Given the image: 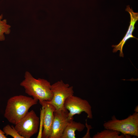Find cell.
<instances>
[{
	"label": "cell",
	"mask_w": 138,
	"mask_h": 138,
	"mask_svg": "<svg viewBox=\"0 0 138 138\" xmlns=\"http://www.w3.org/2000/svg\"><path fill=\"white\" fill-rule=\"evenodd\" d=\"M41 105L43 107L44 109L43 130L41 138H49L54 119V112L55 108L53 105L46 101H43Z\"/></svg>",
	"instance_id": "cell-9"
},
{
	"label": "cell",
	"mask_w": 138,
	"mask_h": 138,
	"mask_svg": "<svg viewBox=\"0 0 138 138\" xmlns=\"http://www.w3.org/2000/svg\"><path fill=\"white\" fill-rule=\"evenodd\" d=\"M24 78L20 85L24 88L26 94L39 100L40 104L44 101L51 100L53 94L50 82L43 79H36L28 71L25 72Z\"/></svg>",
	"instance_id": "cell-2"
},
{
	"label": "cell",
	"mask_w": 138,
	"mask_h": 138,
	"mask_svg": "<svg viewBox=\"0 0 138 138\" xmlns=\"http://www.w3.org/2000/svg\"><path fill=\"white\" fill-rule=\"evenodd\" d=\"M64 107L69 111L68 117L69 120L73 118L74 115L80 114L83 112L87 114L88 118L93 119L91 107L88 101L74 95L66 99Z\"/></svg>",
	"instance_id": "cell-6"
},
{
	"label": "cell",
	"mask_w": 138,
	"mask_h": 138,
	"mask_svg": "<svg viewBox=\"0 0 138 138\" xmlns=\"http://www.w3.org/2000/svg\"><path fill=\"white\" fill-rule=\"evenodd\" d=\"M118 131L109 129H105L100 132H98L94 135L93 138H125L128 136L122 134Z\"/></svg>",
	"instance_id": "cell-11"
},
{
	"label": "cell",
	"mask_w": 138,
	"mask_h": 138,
	"mask_svg": "<svg viewBox=\"0 0 138 138\" xmlns=\"http://www.w3.org/2000/svg\"><path fill=\"white\" fill-rule=\"evenodd\" d=\"M7 138L4 132L0 129V138Z\"/></svg>",
	"instance_id": "cell-16"
},
{
	"label": "cell",
	"mask_w": 138,
	"mask_h": 138,
	"mask_svg": "<svg viewBox=\"0 0 138 138\" xmlns=\"http://www.w3.org/2000/svg\"><path fill=\"white\" fill-rule=\"evenodd\" d=\"M44 113V109L43 107L42 106V109L40 111V127L39 130L38 134L37 137V138H41L42 133V127L43 124V119Z\"/></svg>",
	"instance_id": "cell-14"
},
{
	"label": "cell",
	"mask_w": 138,
	"mask_h": 138,
	"mask_svg": "<svg viewBox=\"0 0 138 138\" xmlns=\"http://www.w3.org/2000/svg\"><path fill=\"white\" fill-rule=\"evenodd\" d=\"M38 100L23 95L15 96L8 100L4 117L10 123L15 125L24 117L32 106Z\"/></svg>",
	"instance_id": "cell-1"
},
{
	"label": "cell",
	"mask_w": 138,
	"mask_h": 138,
	"mask_svg": "<svg viewBox=\"0 0 138 138\" xmlns=\"http://www.w3.org/2000/svg\"><path fill=\"white\" fill-rule=\"evenodd\" d=\"M3 131L6 135H9L14 138H24L18 133L14 126L7 124L3 128Z\"/></svg>",
	"instance_id": "cell-13"
},
{
	"label": "cell",
	"mask_w": 138,
	"mask_h": 138,
	"mask_svg": "<svg viewBox=\"0 0 138 138\" xmlns=\"http://www.w3.org/2000/svg\"><path fill=\"white\" fill-rule=\"evenodd\" d=\"M125 10L129 13L131 18L128 29L125 36L119 43L116 45H112V47L114 48L113 49V52L115 53L118 50L120 51L119 56L122 57H124L122 50L123 45L126 42L131 38H135L138 39L132 35V33L135 29L134 25L138 20V13L134 12L132 8H130L129 5L126 6Z\"/></svg>",
	"instance_id": "cell-8"
},
{
	"label": "cell",
	"mask_w": 138,
	"mask_h": 138,
	"mask_svg": "<svg viewBox=\"0 0 138 138\" xmlns=\"http://www.w3.org/2000/svg\"><path fill=\"white\" fill-rule=\"evenodd\" d=\"M134 111L135 112H138V108L137 106L135 107L134 110Z\"/></svg>",
	"instance_id": "cell-17"
},
{
	"label": "cell",
	"mask_w": 138,
	"mask_h": 138,
	"mask_svg": "<svg viewBox=\"0 0 138 138\" xmlns=\"http://www.w3.org/2000/svg\"><path fill=\"white\" fill-rule=\"evenodd\" d=\"M105 129H109L120 132L131 138L132 136L138 137V112H135L127 118L119 120L114 115L111 119L103 124Z\"/></svg>",
	"instance_id": "cell-3"
},
{
	"label": "cell",
	"mask_w": 138,
	"mask_h": 138,
	"mask_svg": "<svg viewBox=\"0 0 138 138\" xmlns=\"http://www.w3.org/2000/svg\"><path fill=\"white\" fill-rule=\"evenodd\" d=\"M40 119L32 110L15 125L14 127L24 138H30L39 130Z\"/></svg>",
	"instance_id": "cell-4"
},
{
	"label": "cell",
	"mask_w": 138,
	"mask_h": 138,
	"mask_svg": "<svg viewBox=\"0 0 138 138\" xmlns=\"http://www.w3.org/2000/svg\"><path fill=\"white\" fill-rule=\"evenodd\" d=\"M73 119V118L68 122L61 138H76L75 131L81 132L84 129L85 126L84 124L74 121Z\"/></svg>",
	"instance_id": "cell-10"
},
{
	"label": "cell",
	"mask_w": 138,
	"mask_h": 138,
	"mask_svg": "<svg viewBox=\"0 0 138 138\" xmlns=\"http://www.w3.org/2000/svg\"><path fill=\"white\" fill-rule=\"evenodd\" d=\"M69 112L64 109L55 110L54 112V119L49 138H61L68 122Z\"/></svg>",
	"instance_id": "cell-7"
},
{
	"label": "cell",
	"mask_w": 138,
	"mask_h": 138,
	"mask_svg": "<svg viewBox=\"0 0 138 138\" xmlns=\"http://www.w3.org/2000/svg\"><path fill=\"white\" fill-rule=\"evenodd\" d=\"M51 89L53 96L51 100L47 101L54 107L55 110L64 109L65 100L68 97L74 95L73 86H70L69 84H65L61 80L51 85Z\"/></svg>",
	"instance_id": "cell-5"
},
{
	"label": "cell",
	"mask_w": 138,
	"mask_h": 138,
	"mask_svg": "<svg viewBox=\"0 0 138 138\" xmlns=\"http://www.w3.org/2000/svg\"><path fill=\"white\" fill-rule=\"evenodd\" d=\"M85 125L87 128V131L86 134L82 137L83 138H91L90 136V130L92 128L91 125L88 124L87 122V119L86 120Z\"/></svg>",
	"instance_id": "cell-15"
},
{
	"label": "cell",
	"mask_w": 138,
	"mask_h": 138,
	"mask_svg": "<svg viewBox=\"0 0 138 138\" xmlns=\"http://www.w3.org/2000/svg\"><path fill=\"white\" fill-rule=\"evenodd\" d=\"M3 15H0V41H4L5 39L4 34H8L10 32L11 26L7 24V20L3 18Z\"/></svg>",
	"instance_id": "cell-12"
}]
</instances>
